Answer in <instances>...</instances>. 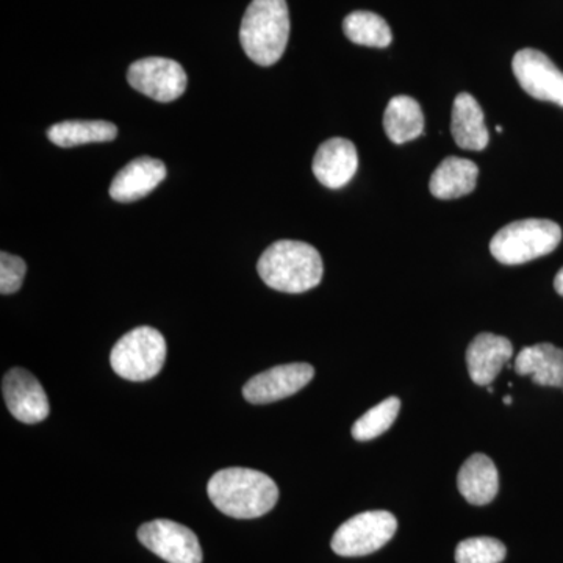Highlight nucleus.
I'll return each instance as SVG.
<instances>
[{"mask_svg":"<svg viewBox=\"0 0 563 563\" xmlns=\"http://www.w3.org/2000/svg\"><path fill=\"white\" fill-rule=\"evenodd\" d=\"M398 531V520L387 510H369L350 518L333 533V553L343 558H362L376 553Z\"/></svg>","mask_w":563,"mask_h":563,"instance_id":"obj_6","label":"nucleus"},{"mask_svg":"<svg viewBox=\"0 0 563 563\" xmlns=\"http://www.w3.org/2000/svg\"><path fill=\"white\" fill-rule=\"evenodd\" d=\"M357 168V150L354 143L344 139H331L322 143L312 163L314 177L332 190L350 184Z\"/></svg>","mask_w":563,"mask_h":563,"instance_id":"obj_13","label":"nucleus"},{"mask_svg":"<svg viewBox=\"0 0 563 563\" xmlns=\"http://www.w3.org/2000/svg\"><path fill=\"white\" fill-rule=\"evenodd\" d=\"M129 84L157 102H173L187 90V74L172 58L150 57L132 63Z\"/></svg>","mask_w":563,"mask_h":563,"instance_id":"obj_7","label":"nucleus"},{"mask_svg":"<svg viewBox=\"0 0 563 563\" xmlns=\"http://www.w3.org/2000/svg\"><path fill=\"white\" fill-rule=\"evenodd\" d=\"M561 242L562 229L554 221H515L493 236L490 252L503 265H523L551 254Z\"/></svg>","mask_w":563,"mask_h":563,"instance_id":"obj_4","label":"nucleus"},{"mask_svg":"<svg viewBox=\"0 0 563 563\" xmlns=\"http://www.w3.org/2000/svg\"><path fill=\"white\" fill-rule=\"evenodd\" d=\"M257 272L273 290L298 295L321 284L324 266L312 244L280 240L263 252Z\"/></svg>","mask_w":563,"mask_h":563,"instance_id":"obj_2","label":"nucleus"},{"mask_svg":"<svg viewBox=\"0 0 563 563\" xmlns=\"http://www.w3.org/2000/svg\"><path fill=\"white\" fill-rule=\"evenodd\" d=\"M118 136V128L109 121H63L52 125L47 139L60 147L88 143H106Z\"/></svg>","mask_w":563,"mask_h":563,"instance_id":"obj_20","label":"nucleus"},{"mask_svg":"<svg viewBox=\"0 0 563 563\" xmlns=\"http://www.w3.org/2000/svg\"><path fill=\"white\" fill-rule=\"evenodd\" d=\"M503 402L506 404V406H512V396H504Z\"/></svg>","mask_w":563,"mask_h":563,"instance_id":"obj_26","label":"nucleus"},{"mask_svg":"<svg viewBox=\"0 0 563 563\" xmlns=\"http://www.w3.org/2000/svg\"><path fill=\"white\" fill-rule=\"evenodd\" d=\"M459 492L473 506H485L496 498L499 476L495 463L485 454H473L463 463L457 476Z\"/></svg>","mask_w":563,"mask_h":563,"instance_id":"obj_16","label":"nucleus"},{"mask_svg":"<svg viewBox=\"0 0 563 563\" xmlns=\"http://www.w3.org/2000/svg\"><path fill=\"white\" fill-rule=\"evenodd\" d=\"M451 132L462 150L484 151L488 146L490 136L485 128L484 111L468 92H461L455 98Z\"/></svg>","mask_w":563,"mask_h":563,"instance_id":"obj_17","label":"nucleus"},{"mask_svg":"<svg viewBox=\"0 0 563 563\" xmlns=\"http://www.w3.org/2000/svg\"><path fill=\"white\" fill-rule=\"evenodd\" d=\"M384 129L395 144L417 140L424 132V114L420 103L410 96L393 98L385 109Z\"/></svg>","mask_w":563,"mask_h":563,"instance_id":"obj_19","label":"nucleus"},{"mask_svg":"<svg viewBox=\"0 0 563 563\" xmlns=\"http://www.w3.org/2000/svg\"><path fill=\"white\" fill-rule=\"evenodd\" d=\"M314 368L309 363H287L257 374L243 387V396L251 404H269L290 398L313 379Z\"/></svg>","mask_w":563,"mask_h":563,"instance_id":"obj_10","label":"nucleus"},{"mask_svg":"<svg viewBox=\"0 0 563 563\" xmlns=\"http://www.w3.org/2000/svg\"><path fill=\"white\" fill-rule=\"evenodd\" d=\"M512 69L518 84L533 99L563 107V73L543 52L537 49L517 52Z\"/></svg>","mask_w":563,"mask_h":563,"instance_id":"obj_9","label":"nucleus"},{"mask_svg":"<svg viewBox=\"0 0 563 563\" xmlns=\"http://www.w3.org/2000/svg\"><path fill=\"white\" fill-rule=\"evenodd\" d=\"M507 555L506 544L492 537L463 540L455 550L457 563H501Z\"/></svg>","mask_w":563,"mask_h":563,"instance_id":"obj_23","label":"nucleus"},{"mask_svg":"<svg viewBox=\"0 0 563 563\" xmlns=\"http://www.w3.org/2000/svg\"><path fill=\"white\" fill-rule=\"evenodd\" d=\"M207 492L220 512L239 520L263 517L279 499V488L272 477L250 468L214 473Z\"/></svg>","mask_w":563,"mask_h":563,"instance_id":"obj_1","label":"nucleus"},{"mask_svg":"<svg viewBox=\"0 0 563 563\" xmlns=\"http://www.w3.org/2000/svg\"><path fill=\"white\" fill-rule=\"evenodd\" d=\"M514 369L520 376H531L542 387H563V350L551 343L526 346L517 355Z\"/></svg>","mask_w":563,"mask_h":563,"instance_id":"obj_15","label":"nucleus"},{"mask_svg":"<svg viewBox=\"0 0 563 563\" xmlns=\"http://www.w3.org/2000/svg\"><path fill=\"white\" fill-rule=\"evenodd\" d=\"M2 391L10 413L24 424H36L49 417V401L43 385L25 369L13 368L7 373Z\"/></svg>","mask_w":563,"mask_h":563,"instance_id":"obj_11","label":"nucleus"},{"mask_svg":"<svg viewBox=\"0 0 563 563\" xmlns=\"http://www.w3.org/2000/svg\"><path fill=\"white\" fill-rule=\"evenodd\" d=\"M514 346L506 336L495 333H479L466 351V366L476 385L488 387L499 376L504 366L509 365Z\"/></svg>","mask_w":563,"mask_h":563,"instance_id":"obj_12","label":"nucleus"},{"mask_svg":"<svg viewBox=\"0 0 563 563\" xmlns=\"http://www.w3.org/2000/svg\"><path fill=\"white\" fill-rule=\"evenodd\" d=\"M27 266L21 257L7 254L5 251L0 254V291L2 295H11L20 290L24 282Z\"/></svg>","mask_w":563,"mask_h":563,"instance_id":"obj_24","label":"nucleus"},{"mask_svg":"<svg viewBox=\"0 0 563 563\" xmlns=\"http://www.w3.org/2000/svg\"><path fill=\"white\" fill-rule=\"evenodd\" d=\"M477 176L479 168L476 163L466 158L448 157L433 172L429 188L437 199H457L474 191Z\"/></svg>","mask_w":563,"mask_h":563,"instance_id":"obj_18","label":"nucleus"},{"mask_svg":"<svg viewBox=\"0 0 563 563\" xmlns=\"http://www.w3.org/2000/svg\"><path fill=\"white\" fill-rule=\"evenodd\" d=\"M143 547L168 563H202V548L196 533L172 520H155L141 526Z\"/></svg>","mask_w":563,"mask_h":563,"instance_id":"obj_8","label":"nucleus"},{"mask_svg":"<svg viewBox=\"0 0 563 563\" xmlns=\"http://www.w3.org/2000/svg\"><path fill=\"white\" fill-rule=\"evenodd\" d=\"M165 179V163L151 157L135 158L114 176L110 196L117 202H135L146 198Z\"/></svg>","mask_w":563,"mask_h":563,"instance_id":"obj_14","label":"nucleus"},{"mask_svg":"<svg viewBox=\"0 0 563 563\" xmlns=\"http://www.w3.org/2000/svg\"><path fill=\"white\" fill-rule=\"evenodd\" d=\"M290 36V14L285 0H252L244 13L240 40L252 62L272 66L280 60Z\"/></svg>","mask_w":563,"mask_h":563,"instance_id":"obj_3","label":"nucleus"},{"mask_svg":"<svg viewBox=\"0 0 563 563\" xmlns=\"http://www.w3.org/2000/svg\"><path fill=\"white\" fill-rule=\"evenodd\" d=\"M554 288L559 295L563 296V268L558 273V276H555Z\"/></svg>","mask_w":563,"mask_h":563,"instance_id":"obj_25","label":"nucleus"},{"mask_svg":"<svg viewBox=\"0 0 563 563\" xmlns=\"http://www.w3.org/2000/svg\"><path fill=\"white\" fill-rule=\"evenodd\" d=\"M166 352L165 336L157 329L141 325L114 344L110 365L122 379L143 383L162 372Z\"/></svg>","mask_w":563,"mask_h":563,"instance_id":"obj_5","label":"nucleus"},{"mask_svg":"<svg viewBox=\"0 0 563 563\" xmlns=\"http://www.w3.org/2000/svg\"><path fill=\"white\" fill-rule=\"evenodd\" d=\"M399 410H401L399 398L391 396V398L384 399L383 402L377 404L354 422L352 437L357 442H369V440L377 439L391 428L393 422L398 418Z\"/></svg>","mask_w":563,"mask_h":563,"instance_id":"obj_22","label":"nucleus"},{"mask_svg":"<svg viewBox=\"0 0 563 563\" xmlns=\"http://www.w3.org/2000/svg\"><path fill=\"white\" fill-rule=\"evenodd\" d=\"M344 35L358 46L387 47L393 41L390 25L372 11H352L343 21Z\"/></svg>","mask_w":563,"mask_h":563,"instance_id":"obj_21","label":"nucleus"}]
</instances>
